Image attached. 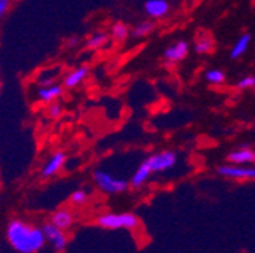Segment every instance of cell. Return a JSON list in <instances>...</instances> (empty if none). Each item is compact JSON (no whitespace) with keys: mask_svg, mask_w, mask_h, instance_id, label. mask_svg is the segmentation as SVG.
<instances>
[{"mask_svg":"<svg viewBox=\"0 0 255 253\" xmlns=\"http://www.w3.org/2000/svg\"><path fill=\"white\" fill-rule=\"evenodd\" d=\"M5 237L11 249L17 253H40L47 246L43 226L26 218L9 220Z\"/></svg>","mask_w":255,"mask_h":253,"instance_id":"cell-1","label":"cell"},{"mask_svg":"<svg viewBox=\"0 0 255 253\" xmlns=\"http://www.w3.org/2000/svg\"><path fill=\"white\" fill-rule=\"evenodd\" d=\"M178 164V153L175 150H158L143 160L129 177V188L140 189L149 183L155 174H163L173 170Z\"/></svg>","mask_w":255,"mask_h":253,"instance_id":"cell-2","label":"cell"},{"mask_svg":"<svg viewBox=\"0 0 255 253\" xmlns=\"http://www.w3.org/2000/svg\"><path fill=\"white\" fill-rule=\"evenodd\" d=\"M94 223L105 231H126L135 234L141 228V220L129 211H102L94 217Z\"/></svg>","mask_w":255,"mask_h":253,"instance_id":"cell-3","label":"cell"},{"mask_svg":"<svg viewBox=\"0 0 255 253\" xmlns=\"http://www.w3.org/2000/svg\"><path fill=\"white\" fill-rule=\"evenodd\" d=\"M93 185L105 196H119L128 191L129 180L111 173L107 169H96L91 174Z\"/></svg>","mask_w":255,"mask_h":253,"instance_id":"cell-4","label":"cell"},{"mask_svg":"<svg viewBox=\"0 0 255 253\" xmlns=\"http://www.w3.org/2000/svg\"><path fill=\"white\" fill-rule=\"evenodd\" d=\"M67 163H69V156L66 152L64 150H53L44 158V161L41 163L40 170H38V176L43 180H50V179L59 176L64 170H66Z\"/></svg>","mask_w":255,"mask_h":253,"instance_id":"cell-5","label":"cell"},{"mask_svg":"<svg viewBox=\"0 0 255 253\" xmlns=\"http://www.w3.org/2000/svg\"><path fill=\"white\" fill-rule=\"evenodd\" d=\"M217 174L223 179L236 182H254L255 180V164L254 166H237V164H222L217 167Z\"/></svg>","mask_w":255,"mask_h":253,"instance_id":"cell-6","label":"cell"},{"mask_svg":"<svg viewBox=\"0 0 255 253\" xmlns=\"http://www.w3.org/2000/svg\"><path fill=\"white\" fill-rule=\"evenodd\" d=\"M44 229V237H46V244L56 253H62L69 247L70 243V235L69 231H64L61 228H56L52 225L50 221L46 225H43Z\"/></svg>","mask_w":255,"mask_h":253,"instance_id":"cell-7","label":"cell"},{"mask_svg":"<svg viewBox=\"0 0 255 253\" xmlns=\"http://www.w3.org/2000/svg\"><path fill=\"white\" fill-rule=\"evenodd\" d=\"M49 221L56 228H61L64 231H70L78 221L76 209L73 206H61L50 214Z\"/></svg>","mask_w":255,"mask_h":253,"instance_id":"cell-8","label":"cell"},{"mask_svg":"<svg viewBox=\"0 0 255 253\" xmlns=\"http://www.w3.org/2000/svg\"><path fill=\"white\" fill-rule=\"evenodd\" d=\"M64 94V85L53 82V84H47V85H37L35 89V102L40 105H50L53 102H58Z\"/></svg>","mask_w":255,"mask_h":253,"instance_id":"cell-9","label":"cell"},{"mask_svg":"<svg viewBox=\"0 0 255 253\" xmlns=\"http://www.w3.org/2000/svg\"><path fill=\"white\" fill-rule=\"evenodd\" d=\"M190 53V44L185 40H176L170 46H167L163 52V59L166 61V64L175 66L182 62Z\"/></svg>","mask_w":255,"mask_h":253,"instance_id":"cell-10","label":"cell"},{"mask_svg":"<svg viewBox=\"0 0 255 253\" xmlns=\"http://www.w3.org/2000/svg\"><path fill=\"white\" fill-rule=\"evenodd\" d=\"M143 11L150 20H161L169 15L170 3L167 0H146Z\"/></svg>","mask_w":255,"mask_h":253,"instance_id":"cell-11","label":"cell"},{"mask_svg":"<svg viewBox=\"0 0 255 253\" xmlns=\"http://www.w3.org/2000/svg\"><path fill=\"white\" fill-rule=\"evenodd\" d=\"M227 161L231 164H237V166H254L255 164V150L248 146L237 147L227 155Z\"/></svg>","mask_w":255,"mask_h":253,"instance_id":"cell-12","label":"cell"},{"mask_svg":"<svg viewBox=\"0 0 255 253\" xmlns=\"http://www.w3.org/2000/svg\"><path fill=\"white\" fill-rule=\"evenodd\" d=\"M88 75H90V69L87 66L75 67V69H72L70 72H67L66 75H64L62 85H64V88H69V89L78 88L87 81Z\"/></svg>","mask_w":255,"mask_h":253,"instance_id":"cell-13","label":"cell"},{"mask_svg":"<svg viewBox=\"0 0 255 253\" xmlns=\"http://www.w3.org/2000/svg\"><path fill=\"white\" fill-rule=\"evenodd\" d=\"M251 43H252L251 34H242V35L236 40V43L233 44L231 52H230V58L234 59V61L243 58V56L248 53V50H249V47H251Z\"/></svg>","mask_w":255,"mask_h":253,"instance_id":"cell-14","label":"cell"},{"mask_svg":"<svg viewBox=\"0 0 255 253\" xmlns=\"http://www.w3.org/2000/svg\"><path fill=\"white\" fill-rule=\"evenodd\" d=\"M69 202H70V206H73L78 211V209H82V208L88 206V203L91 202V194L85 188H78L70 194Z\"/></svg>","mask_w":255,"mask_h":253,"instance_id":"cell-15","label":"cell"},{"mask_svg":"<svg viewBox=\"0 0 255 253\" xmlns=\"http://www.w3.org/2000/svg\"><path fill=\"white\" fill-rule=\"evenodd\" d=\"M61 75V69L56 67V66H52V67H46L43 69L41 72L37 73L35 76V82L37 85H47V84H53V82H58V78Z\"/></svg>","mask_w":255,"mask_h":253,"instance_id":"cell-16","label":"cell"},{"mask_svg":"<svg viewBox=\"0 0 255 253\" xmlns=\"http://www.w3.org/2000/svg\"><path fill=\"white\" fill-rule=\"evenodd\" d=\"M110 41V34L104 32V30H98V32L91 34L87 41H85V46L88 50H101L104 49Z\"/></svg>","mask_w":255,"mask_h":253,"instance_id":"cell-17","label":"cell"},{"mask_svg":"<svg viewBox=\"0 0 255 253\" xmlns=\"http://www.w3.org/2000/svg\"><path fill=\"white\" fill-rule=\"evenodd\" d=\"M214 50V40L210 34L202 32L195 40V52L198 55H208Z\"/></svg>","mask_w":255,"mask_h":253,"instance_id":"cell-18","label":"cell"},{"mask_svg":"<svg viewBox=\"0 0 255 253\" xmlns=\"http://www.w3.org/2000/svg\"><path fill=\"white\" fill-rule=\"evenodd\" d=\"M131 35V29L126 23L123 21H117L111 26L110 29V38L113 41H117V43H122V41H126Z\"/></svg>","mask_w":255,"mask_h":253,"instance_id":"cell-19","label":"cell"},{"mask_svg":"<svg viewBox=\"0 0 255 253\" xmlns=\"http://www.w3.org/2000/svg\"><path fill=\"white\" fill-rule=\"evenodd\" d=\"M155 29V24L153 21L149 18V20H143L140 23H137L132 29H131V35L137 40H141V38H146L149 37Z\"/></svg>","mask_w":255,"mask_h":253,"instance_id":"cell-20","label":"cell"},{"mask_svg":"<svg viewBox=\"0 0 255 253\" xmlns=\"http://www.w3.org/2000/svg\"><path fill=\"white\" fill-rule=\"evenodd\" d=\"M205 81L213 85V86H219V85H223L227 82V75L223 70L220 69H208L204 75Z\"/></svg>","mask_w":255,"mask_h":253,"instance_id":"cell-21","label":"cell"},{"mask_svg":"<svg viewBox=\"0 0 255 253\" xmlns=\"http://www.w3.org/2000/svg\"><path fill=\"white\" fill-rule=\"evenodd\" d=\"M236 88L240 91H248V89H255V76L254 75H248L243 76L242 79L237 81Z\"/></svg>","mask_w":255,"mask_h":253,"instance_id":"cell-22","label":"cell"},{"mask_svg":"<svg viewBox=\"0 0 255 253\" xmlns=\"http://www.w3.org/2000/svg\"><path fill=\"white\" fill-rule=\"evenodd\" d=\"M62 114V106L59 102H53L50 105H47V115L50 118H59Z\"/></svg>","mask_w":255,"mask_h":253,"instance_id":"cell-23","label":"cell"},{"mask_svg":"<svg viewBox=\"0 0 255 253\" xmlns=\"http://www.w3.org/2000/svg\"><path fill=\"white\" fill-rule=\"evenodd\" d=\"M12 2L14 0H0V21L8 15L9 9L12 6Z\"/></svg>","mask_w":255,"mask_h":253,"instance_id":"cell-24","label":"cell"},{"mask_svg":"<svg viewBox=\"0 0 255 253\" xmlns=\"http://www.w3.org/2000/svg\"><path fill=\"white\" fill-rule=\"evenodd\" d=\"M2 182H3V177H2V170H0V188H2Z\"/></svg>","mask_w":255,"mask_h":253,"instance_id":"cell-25","label":"cell"},{"mask_svg":"<svg viewBox=\"0 0 255 253\" xmlns=\"http://www.w3.org/2000/svg\"><path fill=\"white\" fill-rule=\"evenodd\" d=\"M0 96H2V82H0Z\"/></svg>","mask_w":255,"mask_h":253,"instance_id":"cell-26","label":"cell"}]
</instances>
